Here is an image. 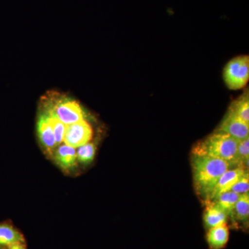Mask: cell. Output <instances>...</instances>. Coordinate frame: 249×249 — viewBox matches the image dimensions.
<instances>
[{"label":"cell","instance_id":"1","mask_svg":"<svg viewBox=\"0 0 249 249\" xmlns=\"http://www.w3.org/2000/svg\"><path fill=\"white\" fill-rule=\"evenodd\" d=\"M192 170L196 193L207 203L214 186L223 174L232 168L225 160L209 157L193 155Z\"/></svg>","mask_w":249,"mask_h":249},{"label":"cell","instance_id":"2","mask_svg":"<svg viewBox=\"0 0 249 249\" xmlns=\"http://www.w3.org/2000/svg\"><path fill=\"white\" fill-rule=\"evenodd\" d=\"M238 141L222 131L216 130L196 144L193 155L209 156L228 162L232 168L238 167L237 147Z\"/></svg>","mask_w":249,"mask_h":249},{"label":"cell","instance_id":"3","mask_svg":"<svg viewBox=\"0 0 249 249\" xmlns=\"http://www.w3.org/2000/svg\"><path fill=\"white\" fill-rule=\"evenodd\" d=\"M49 104L46 114L55 116L66 125L85 120L84 110L73 100L60 98Z\"/></svg>","mask_w":249,"mask_h":249},{"label":"cell","instance_id":"4","mask_svg":"<svg viewBox=\"0 0 249 249\" xmlns=\"http://www.w3.org/2000/svg\"><path fill=\"white\" fill-rule=\"evenodd\" d=\"M249 79L248 55L236 57L228 62L224 70V80L229 89H240L246 86Z\"/></svg>","mask_w":249,"mask_h":249},{"label":"cell","instance_id":"5","mask_svg":"<svg viewBox=\"0 0 249 249\" xmlns=\"http://www.w3.org/2000/svg\"><path fill=\"white\" fill-rule=\"evenodd\" d=\"M92 135L91 125L86 121H80L67 125L63 142L69 146L77 148L89 142Z\"/></svg>","mask_w":249,"mask_h":249},{"label":"cell","instance_id":"6","mask_svg":"<svg viewBox=\"0 0 249 249\" xmlns=\"http://www.w3.org/2000/svg\"><path fill=\"white\" fill-rule=\"evenodd\" d=\"M217 130L229 134L239 142L249 137V124H246L231 111L228 110Z\"/></svg>","mask_w":249,"mask_h":249},{"label":"cell","instance_id":"7","mask_svg":"<svg viewBox=\"0 0 249 249\" xmlns=\"http://www.w3.org/2000/svg\"><path fill=\"white\" fill-rule=\"evenodd\" d=\"M247 173L248 170L242 167L231 168L226 171L218 180L208 202L212 201L219 195L230 191L232 187Z\"/></svg>","mask_w":249,"mask_h":249},{"label":"cell","instance_id":"8","mask_svg":"<svg viewBox=\"0 0 249 249\" xmlns=\"http://www.w3.org/2000/svg\"><path fill=\"white\" fill-rule=\"evenodd\" d=\"M203 220L206 229L217 227L222 224H227L229 216L221 209L214 201L206 203Z\"/></svg>","mask_w":249,"mask_h":249},{"label":"cell","instance_id":"9","mask_svg":"<svg viewBox=\"0 0 249 249\" xmlns=\"http://www.w3.org/2000/svg\"><path fill=\"white\" fill-rule=\"evenodd\" d=\"M37 132L40 137L41 143L49 155H53L56 149L57 144L54 137L53 129L47 120L45 114L42 115L37 123Z\"/></svg>","mask_w":249,"mask_h":249},{"label":"cell","instance_id":"10","mask_svg":"<svg viewBox=\"0 0 249 249\" xmlns=\"http://www.w3.org/2000/svg\"><path fill=\"white\" fill-rule=\"evenodd\" d=\"M229 240V229L227 224H222L208 230L206 240L210 249H222Z\"/></svg>","mask_w":249,"mask_h":249},{"label":"cell","instance_id":"11","mask_svg":"<svg viewBox=\"0 0 249 249\" xmlns=\"http://www.w3.org/2000/svg\"><path fill=\"white\" fill-rule=\"evenodd\" d=\"M53 155L55 161L62 169L70 170L76 166V151L73 147L69 146L66 144L60 145L55 149Z\"/></svg>","mask_w":249,"mask_h":249},{"label":"cell","instance_id":"12","mask_svg":"<svg viewBox=\"0 0 249 249\" xmlns=\"http://www.w3.org/2000/svg\"><path fill=\"white\" fill-rule=\"evenodd\" d=\"M24 242V236L12 226L0 224V247H9L13 244Z\"/></svg>","mask_w":249,"mask_h":249},{"label":"cell","instance_id":"13","mask_svg":"<svg viewBox=\"0 0 249 249\" xmlns=\"http://www.w3.org/2000/svg\"><path fill=\"white\" fill-rule=\"evenodd\" d=\"M240 195L237 194L234 192L229 191L219 195L213 200L216 204L222 209L229 217L234 218V210L236 202L238 200Z\"/></svg>","mask_w":249,"mask_h":249},{"label":"cell","instance_id":"14","mask_svg":"<svg viewBox=\"0 0 249 249\" xmlns=\"http://www.w3.org/2000/svg\"><path fill=\"white\" fill-rule=\"evenodd\" d=\"M229 110L233 113L241 120L249 124V97L248 89L242 96L231 103Z\"/></svg>","mask_w":249,"mask_h":249},{"label":"cell","instance_id":"15","mask_svg":"<svg viewBox=\"0 0 249 249\" xmlns=\"http://www.w3.org/2000/svg\"><path fill=\"white\" fill-rule=\"evenodd\" d=\"M234 218L241 222L248 223L249 218V194L240 195L236 202Z\"/></svg>","mask_w":249,"mask_h":249},{"label":"cell","instance_id":"16","mask_svg":"<svg viewBox=\"0 0 249 249\" xmlns=\"http://www.w3.org/2000/svg\"><path fill=\"white\" fill-rule=\"evenodd\" d=\"M237 160L238 167L248 168L249 160V137L237 142Z\"/></svg>","mask_w":249,"mask_h":249},{"label":"cell","instance_id":"17","mask_svg":"<svg viewBox=\"0 0 249 249\" xmlns=\"http://www.w3.org/2000/svg\"><path fill=\"white\" fill-rule=\"evenodd\" d=\"M45 116H47V120L53 129L57 145H60L63 142L64 136H65V129L67 127L66 124H64L55 116L48 114H45Z\"/></svg>","mask_w":249,"mask_h":249},{"label":"cell","instance_id":"18","mask_svg":"<svg viewBox=\"0 0 249 249\" xmlns=\"http://www.w3.org/2000/svg\"><path fill=\"white\" fill-rule=\"evenodd\" d=\"M96 147L94 144L88 142L78 147L76 152L77 160L83 163H89L94 159Z\"/></svg>","mask_w":249,"mask_h":249},{"label":"cell","instance_id":"19","mask_svg":"<svg viewBox=\"0 0 249 249\" xmlns=\"http://www.w3.org/2000/svg\"><path fill=\"white\" fill-rule=\"evenodd\" d=\"M249 191V172L245 174L232 187L230 191L234 192L237 194L242 195L248 193Z\"/></svg>","mask_w":249,"mask_h":249},{"label":"cell","instance_id":"20","mask_svg":"<svg viewBox=\"0 0 249 249\" xmlns=\"http://www.w3.org/2000/svg\"><path fill=\"white\" fill-rule=\"evenodd\" d=\"M8 249H27L24 242H18L9 246Z\"/></svg>","mask_w":249,"mask_h":249}]
</instances>
